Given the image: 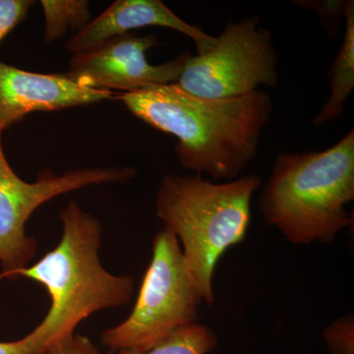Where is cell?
I'll return each instance as SVG.
<instances>
[{"label":"cell","instance_id":"obj_1","mask_svg":"<svg viewBox=\"0 0 354 354\" xmlns=\"http://www.w3.org/2000/svg\"><path fill=\"white\" fill-rule=\"evenodd\" d=\"M128 111L147 124L174 135L184 169L216 180L239 178L257 153L271 120V95L256 90L225 100L203 99L174 84L118 95Z\"/></svg>","mask_w":354,"mask_h":354},{"label":"cell","instance_id":"obj_2","mask_svg":"<svg viewBox=\"0 0 354 354\" xmlns=\"http://www.w3.org/2000/svg\"><path fill=\"white\" fill-rule=\"evenodd\" d=\"M59 218L62 235L57 245L34 265L7 277L41 283L50 297L48 314L26 335L32 354L75 334L93 314L125 306L134 293L132 277L111 274L102 265L101 221L75 201L60 211Z\"/></svg>","mask_w":354,"mask_h":354},{"label":"cell","instance_id":"obj_3","mask_svg":"<svg viewBox=\"0 0 354 354\" xmlns=\"http://www.w3.org/2000/svg\"><path fill=\"white\" fill-rule=\"evenodd\" d=\"M354 131L322 152L281 153L261 194L266 223L295 245L330 243L353 218Z\"/></svg>","mask_w":354,"mask_h":354},{"label":"cell","instance_id":"obj_4","mask_svg":"<svg viewBox=\"0 0 354 354\" xmlns=\"http://www.w3.org/2000/svg\"><path fill=\"white\" fill-rule=\"evenodd\" d=\"M261 184L258 176L214 183L199 174H167L160 181L158 218L164 230L178 239L191 278L206 304L215 302L213 276L221 256L245 239L251 200Z\"/></svg>","mask_w":354,"mask_h":354},{"label":"cell","instance_id":"obj_5","mask_svg":"<svg viewBox=\"0 0 354 354\" xmlns=\"http://www.w3.org/2000/svg\"><path fill=\"white\" fill-rule=\"evenodd\" d=\"M202 298L191 278L178 239L160 230L136 304L123 322L102 334L111 351H147L196 323Z\"/></svg>","mask_w":354,"mask_h":354},{"label":"cell","instance_id":"obj_6","mask_svg":"<svg viewBox=\"0 0 354 354\" xmlns=\"http://www.w3.org/2000/svg\"><path fill=\"white\" fill-rule=\"evenodd\" d=\"M278 55L257 18L230 23L201 55H191L176 83L196 97L225 100L278 85Z\"/></svg>","mask_w":354,"mask_h":354},{"label":"cell","instance_id":"obj_7","mask_svg":"<svg viewBox=\"0 0 354 354\" xmlns=\"http://www.w3.org/2000/svg\"><path fill=\"white\" fill-rule=\"evenodd\" d=\"M0 129V265L7 278L28 267L37 254V241L27 234L28 221L39 207L53 198L90 186L125 184L136 176L134 167H87L57 176L46 169L35 183H28L12 169L2 145Z\"/></svg>","mask_w":354,"mask_h":354},{"label":"cell","instance_id":"obj_8","mask_svg":"<svg viewBox=\"0 0 354 354\" xmlns=\"http://www.w3.org/2000/svg\"><path fill=\"white\" fill-rule=\"evenodd\" d=\"M160 46L155 34L130 32L116 37L87 53L72 55L66 75L84 87L136 92L178 80L190 51L165 64H149L147 53Z\"/></svg>","mask_w":354,"mask_h":354},{"label":"cell","instance_id":"obj_9","mask_svg":"<svg viewBox=\"0 0 354 354\" xmlns=\"http://www.w3.org/2000/svg\"><path fill=\"white\" fill-rule=\"evenodd\" d=\"M111 91L84 87L66 74L25 71L0 62V129L35 111H57L113 99Z\"/></svg>","mask_w":354,"mask_h":354},{"label":"cell","instance_id":"obj_10","mask_svg":"<svg viewBox=\"0 0 354 354\" xmlns=\"http://www.w3.org/2000/svg\"><path fill=\"white\" fill-rule=\"evenodd\" d=\"M152 26L185 35L196 44L198 55L206 53L216 41V37L181 19L160 0H118L71 37L64 48L72 55L87 53L109 39Z\"/></svg>","mask_w":354,"mask_h":354},{"label":"cell","instance_id":"obj_11","mask_svg":"<svg viewBox=\"0 0 354 354\" xmlns=\"http://www.w3.org/2000/svg\"><path fill=\"white\" fill-rule=\"evenodd\" d=\"M346 31L339 50L337 51L329 81L330 95L328 102L313 120L316 127L337 120L344 113V104L354 88V2H346Z\"/></svg>","mask_w":354,"mask_h":354},{"label":"cell","instance_id":"obj_12","mask_svg":"<svg viewBox=\"0 0 354 354\" xmlns=\"http://www.w3.org/2000/svg\"><path fill=\"white\" fill-rule=\"evenodd\" d=\"M44 16V41L64 38L69 32H80L92 21L90 2L86 0H41Z\"/></svg>","mask_w":354,"mask_h":354},{"label":"cell","instance_id":"obj_13","mask_svg":"<svg viewBox=\"0 0 354 354\" xmlns=\"http://www.w3.org/2000/svg\"><path fill=\"white\" fill-rule=\"evenodd\" d=\"M218 337L209 328L194 323L174 333L147 351H120V354H208L218 346Z\"/></svg>","mask_w":354,"mask_h":354},{"label":"cell","instance_id":"obj_14","mask_svg":"<svg viewBox=\"0 0 354 354\" xmlns=\"http://www.w3.org/2000/svg\"><path fill=\"white\" fill-rule=\"evenodd\" d=\"M324 339L333 354H354V319L353 314L342 317L324 330Z\"/></svg>","mask_w":354,"mask_h":354},{"label":"cell","instance_id":"obj_15","mask_svg":"<svg viewBox=\"0 0 354 354\" xmlns=\"http://www.w3.org/2000/svg\"><path fill=\"white\" fill-rule=\"evenodd\" d=\"M32 0H0V43L29 15Z\"/></svg>","mask_w":354,"mask_h":354},{"label":"cell","instance_id":"obj_16","mask_svg":"<svg viewBox=\"0 0 354 354\" xmlns=\"http://www.w3.org/2000/svg\"><path fill=\"white\" fill-rule=\"evenodd\" d=\"M38 354H104L82 335L73 334L51 344Z\"/></svg>","mask_w":354,"mask_h":354},{"label":"cell","instance_id":"obj_17","mask_svg":"<svg viewBox=\"0 0 354 354\" xmlns=\"http://www.w3.org/2000/svg\"><path fill=\"white\" fill-rule=\"evenodd\" d=\"M348 2V1H346ZM346 2L344 1H297V6L313 8L325 22L326 26L333 23H339L342 16H344Z\"/></svg>","mask_w":354,"mask_h":354},{"label":"cell","instance_id":"obj_18","mask_svg":"<svg viewBox=\"0 0 354 354\" xmlns=\"http://www.w3.org/2000/svg\"><path fill=\"white\" fill-rule=\"evenodd\" d=\"M0 354H32L31 346L26 335L15 342H0Z\"/></svg>","mask_w":354,"mask_h":354}]
</instances>
